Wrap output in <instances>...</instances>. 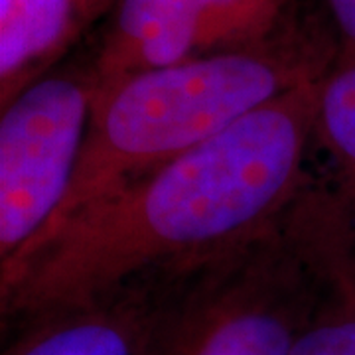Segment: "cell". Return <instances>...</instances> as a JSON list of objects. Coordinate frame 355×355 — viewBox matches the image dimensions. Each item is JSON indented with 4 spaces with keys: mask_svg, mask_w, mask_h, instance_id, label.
I'll use <instances>...</instances> for the list:
<instances>
[{
    "mask_svg": "<svg viewBox=\"0 0 355 355\" xmlns=\"http://www.w3.org/2000/svg\"><path fill=\"white\" fill-rule=\"evenodd\" d=\"M318 79L77 211L8 284L2 330L146 279H178L253 241L312 184Z\"/></svg>",
    "mask_w": 355,
    "mask_h": 355,
    "instance_id": "1",
    "label": "cell"
},
{
    "mask_svg": "<svg viewBox=\"0 0 355 355\" xmlns=\"http://www.w3.org/2000/svg\"><path fill=\"white\" fill-rule=\"evenodd\" d=\"M336 36L282 26L251 48L154 67L97 89L87 140L73 184L24 259L0 286L65 223L105 193L217 137L259 107L322 76L338 58Z\"/></svg>",
    "mask_w": 355,
    "mask_h": 355,
    "instance_id": "2",
    "label": "cell"
},
{
    "mask_svg": "<svg viewBox=\"0 0 355 355\" xmlns=\"http://www.w3.org/2000/svg\"><path fill=\"white\" fill-rule=\"evenodd\" d=\"M308 190L253 241L178 279L158 355L294 354L318 294Z\"/></svg>",
    "mask_w": 355,
    "mask_h": 355,
    "instance_id": "3",
    "label": "cell"
},
{
    "mask_svg": "<svg viewBox=\"0 0 355 355\" xmlns=\"http://www.w3.org/2000/svg\"><path fill=\"white\" fill-rule=\"evenodd\" d=\"M99 79L87 64L58 67L0 116V277L48 229L73 184Z\"/></svg>",
    "mask_w": 355,
    "mask_h": 355,
    "instance_id": "4",
    "label": "cell"
},
{
    "mask_svg": "<svg viewBox=\"0 0 355 355\" xmlns=\"http://www.w3.org/2000/svg\"><path fill=\"white\" fill-rule=\"evenodd\" d=\"M288 0H119L91 58L99 87L154 67L243 50L284 26Z\"/></svg>",
    "mask_w": 355,
    "mask_h": 355,
    "instance_id": "5",
    "label": "cell"
},
{
    "mask_svg": "<svg viewBox=\"0 0 355 355\" xmlns=\"http://www.w3.org/2000/svg\"><path fill=\"white\" fill-rule=\"evenodd\" d=\"M178 279L139 280L22 322L2 355H158Z\"/></svg>",
    "mask_w": 355,
    "mask_h": 355,
    "instance_id": "6",
    "label": "cell"
},
{
    "mask_svg": "<svg viewBox=\"0 0 355 355\" xmlns=\"http://www.w3.org/2000/svg\"><path fill=\"white\" fill-rule=\"evenodd\" d=\"M308 211L318 294L292 355H355V209L342 193L312 186Z\"/></svg>",
    "mask_w": 355,
    "mask_h": 355,
    "instance_id": "7",
    "label": "cell"
},
{
    "mask_svg": "<svg viewBox=\"0 0 355 355\" xmlns=\"http://www.w3.org/2000/svg\"><path fill=\"white\" fill-rule=\"evenodd\" d=\"M119 0H0V107L55 69Z\"/></svg>",
    "mask_w": 355,
    "mask_h": 355,
    "instance_id": "8",
    "label": "cell"
},
{
    "mask_svg": "<svg viewBox=\"0 0 355 355\" xmlns=\"http://www.w3.org/2000/svg\"><path fill=\"white\" fill-rule=\"evenodd\" d=\"M314 140L338 170L343 198L355 209V55L338 58L314 85Z\"/></svg>",
    "mask_w": 355,
    "mask_h": 355,
    "instance_id": "9",
    "label": "cell"
},
{
    "mask_svg": "<svg viewBox=\"0 0 355 355\" xmlns=\"http://www.w3.org/2000/svg\"><path fill=\"white\" fill-rule=\"evenodd\" d=\"M340 53L355 55V0H326Z\"/></svg>",
    "mask_w": 355,
    "mask_h": 355,
    "instance_id": "10",
    "label": "cell"
}]
</instances>
